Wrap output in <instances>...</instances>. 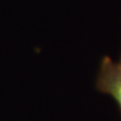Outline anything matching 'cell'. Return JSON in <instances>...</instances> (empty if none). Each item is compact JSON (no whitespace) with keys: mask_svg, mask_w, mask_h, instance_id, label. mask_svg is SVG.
I'll use <instances>...</instances> for the list:
<instances>
[{"mask_svg":"<svg viewBox=\"0 0 121 121\" xmlns=\"http://www.w3.org/2000/svg\"><path fill=\"white\" fill-rule=\"evenodd\" d=\"M95 88L98 92L113 99L121 115V52L117 60H112L109 56L101 59L95 79Z\"/></svg>","mask_w":121,"mask_h":121,"instance_id":"obj_1","label":"cell"}]
</instances>
